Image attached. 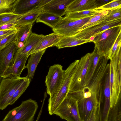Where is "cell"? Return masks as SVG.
I'll list each match as a JSON object with an SVG mask.
<instances>
[{
	"label": "cell",
	"instance_id": "obj_1",
	"mask_svg": "<svg viewBox=\"0 0 121 121\" xmlns=\"http://www.w3.org/2000/svg\"><path fill=\"white\" fill-rule=\"evenodd\" d=\"M79 60L71 63L64 70L62 81L57 93L48 100V110L50 115L54 114L61 104L67 96L70 82L77 69Z\"/></svg>",
	"mask_w": 121,
	"mask_h": 121
},
{
	"label": "cell",
	"instance_id": "obj_2",
	"mask_svg": "<svg viewBox=\"0 0 121 121\" xmlns=\"http://www.w3.org/2000/svg\"><path fill=\"white\" fill-rule=\"evenodd\" d=\"M110 60V107H112L121 99V51L116 54Z\"/></svg>",
	"mask_w": 121,
	"mask_h": 121
},
{
	"label": "cell",
	"instance_id": "obj_3",
	"mask_svg": "<svg viewBox=\"0 0 121 121\" xmlns=\"http://www.w3.org/2000/svg\"><path fill=\"white\" fill-rule=\"evenodd\" d=\"M121 26L107 29L95 36L91 40L101 56L108 60L111 51L119 33Z\"/></svg>",
	"mask_w": 121,
	"mask_h": 121
},
{
	"label": "cell",
	"instance_id": "obj_4",
	"mask_svg": "<svg viewBox=\"0 0 121 121\" xmlns=\"http://www.w3.org/2000/svg\"><path fill=\"white\" fill-rule=\"evenodd\" d=\"M38 107L37 102L31 99L22 101L10 111L2 121H33Z\"/></svg>",
	"mask_w": 121,
	"mask_h": 121
},
{
	"label": "cell",
	"instance_id": "obj_5",
	"mask_svg": "<svg viewBox=\"0 0 121 121\" xmlns=\"http://www.w3.org/2000/svg\"><path fill=\"white\" fill-rule=\"evenodd\" d=\"M27 77L15 76L3 78L0 83V110L4 109L9 105V100Z\"/></svg>",
	"mask_w": 121,
	"mask_h": 121
},
{
	"label": "cell",
	"instance_id": "obj_6",
	"mask_svg": "<svg viewBox=\"0 0 121 121\" xmlns=\"http://www.w3.org/2000/svg\"><path fill=\"white\" fill-rule=\"evenodd\" d=\"M108 60L104 57H100L89 84L85 86L88 87L92 94L98 96L99 99L103 94V83L109 65Z\"/></svg>",
	"mask_w": 121,
	"mask_h": 121
},
{
	"label": "cell",
	"instance_id": "obj_7",
	"mask_svg": "<svg viewBox=\"0 0 121 121\" xmlns=\"http://www.w3.org/2000/svg\"><path fill=\"white\" fill-rule=\"evenodd\" d=\"M92 16L80 19H73L66 17H63L56 26L52 28V30L54 33L62 36H74Z\"/></svg>",
	"mask_w": 121,
	"mask_h": 121
},
{
	"label": "cell",
	"instance_id": "obj_8",
	"mask_svg": "<svg viewBox=\"0 0 121 121\" xmlns=\"http://www.w3.org/2000/svg\"><path fill=\"white\" fill-rule=\"evenodd\" d=\"M90 55V53H88L79 60L77 69L70 83L68 93L81 90L86 86V74Z\"/></svg>",
	"mask_w": 121,
	"mask_h": 121
},
{
	"label": "cell",
	"instance_id": "obj_9",
	"mask_svg": "<svg viewBox=\"0 0 121 121\" xmlns=\"http://www.w3.org/2000/svg\"><path fill=\"white\" fill-rule=\"evenodd\" d=\"M102 18L90 26L78 31L73 36L78 39L91 41L95 36L100 33L111 28L121 26V19L105 22Z\"/></svg>",
	"mask_w": 121,
	"mask_h": 121
},
{
	"label": "cell",
	"instance_id": "obj_10",
	"mask_svg": "<svg viewBox=\"0 0 121 121\" xmlns=\"http://www.w3.org/2000/svg\"><path fill=\"white\" fill-rule=\"evenodd\" d=\"M64 71L62 66L60 64H55L50 67L45 80L49 98L53 97L58 91L62 81Z\"/></svg>",
	"mask_w": 121,
	"mask_h": 121
},
{
	"label": "cell",
	"instance_id": "obj_11",
	"mask_svg": "<svg viewBox=\"0 0 121 121\" xmlns=\"http://www.w3.org/2000/svg\"><path fill=\"white\" fill-rule=\"evenodd\" d=\"M54 114L67 121H81L77 101L68 95L61 104Z\"/></svg>",
	"mask_w": 121,
	"mask_h": 121
},
{
	"label": "cell",
	"instance_id": "obj_12",
	"mask_svg": "<svg viewBox=\"0 0 121 121\" xmlns=\"http://www.w3.org/2000/svg\"><path fill=\"white\" fill-rule=\"evenodd\" d=\"M110 96L109 64L104 80L103 94L99 100V114L100 121H107L111 106Z\"/></svg>",
	"mask_w": 121,
	"mask_h": 121
},
{
	"label": "cell",
	"instance_id": "obj_13",
	"mask_svg": "<svg viewBox=\"0 0 121 121\" xmlns=\"http://www.w3.org/2000/svg\"><path fill=\"white\" fill-rule=\"evenodd\" d=\"M51 0H16L12 12L22 15L40 8Z\"/></svg>",
	"mask_w": 121,
	"mask_h": 121
},
{
	"label": "cell",
	"instance_id": "obj_14",
	"mask_svg": "<svg viewBox=\"0 0 121 121\" xmlns=\"http://www.w3.org/2000/svg\"><path fill=\"white\" fill-rule=\"evenodd\" d=\"M81 121H86L94 107L99 105V97L95 94L77 101Z\"/></svg>",
	"mask_w": 121,
	"mask_h": 121
},
{
	"label": "cell",
	"instance_id": "obj_15",
	"mask_svg": "<svg viewBox=\"0 0 121 121\" xmlns=\"http://www.w3.org/2000/svg\"><path fill=\"white\" fill-rule=\"evenodd\" d=\"M17 49L15 43L12 42L0 50V83L5 69L13 65L14 56Z\"/></svg>",
	"mask_w": 121,
	"mask_h": 121
},
{
	"label": "cell",
	"instance_id": "obj_16",
	"mask_svg": "<svg viewBox=\"0 0 121 121\" xmlns=\"http://www.w3.org/2000/svg\"><path fill=\"white\" fill-rule=\"evenodd\" d=\"M73 0H51L41 8L43 12L62 17L65 14L67 8Z\"/></svg>",
	"mask_w": 121,
	"mask_h": 121
},
{
	"label": "cell",
	"instance_id": "obj_17",
	"mask_svg": "<svg viewBox=\"0 0 121 121\" xmlns=\"http://www.w3.org/2000/svg\"><path fill=\"white\" fill-rule=\"evenodd\" d=\"M29 56L26 54L20 58L13 59V65L5 69L1 76L2 78L12 77H20L22 71L26 68V63Z\"/></svg>",
	"mask_w": 121,
	"mask_h": 121
},
{
	"label": "cell",
	"instance_id": "obj_18",
	"mask_svg": "<svg viewBox=\"0 0 121 121\" xmlns=\"http://www.w3.org/2000/svg\"><path fill=\"white\" fill-rule=\"evenodd\" d=\"M62 36L54 33L43 35L36 45L28 53L29 56L31 54L55 46Z\"/></svg>",
	"mask_w": 121,
	"mask_h": 121
},
{
	"label": "cell",
	"instance_id": "obj_19",
	"mask_svg": "<svg viewBox=\"0 0 121 121\" xmlns=\"http://www.w3.org/2000/svg\"><path fill=\"white\" fill-rule=\"evenodd\" d=\"M98 7L95 0H73L68 5L65 14L69 12L95 10Z\"/></svg>",
	"mask_w": 121,
	"mask_h": 121
},
{
	"label": "cell",
	"instance_id": "obj_20",
	"mask_svg": "<svg viewBox=\"0 0 121 121\" xmlns=\"http://www.w3.org/2000/svg\"><path fill=\"white\" fill-rule=\"evenodd\" d=\"M33 23L22 25H17L16 27L17 31L16 34L14 41L17 49L24 46L30 35L32 32V29Z\"/></svg>",
	"mask_w": 121,
	"mask_h": 121
},
{
	"label": "cell",
	"instance_id": "obj_21",
	"mask_svg": "<svg viewBox=\"0 0 121 121\" xmlns=\"http://www.w3.org/2000/svg\"><path fill=\"white\" fill-rule=\"evenodd\" d=\"M43 35L42 34L38 35L32 32L24 46L17 50L14 57L19 58L24 55L27 54L36 45Z\"/></svg>",
	"mask_w": 121,
	"mask_h": 121
},
{
	"label": "cell",
	"instance_id": "obj_22",
	"mask_svg": "<svg viewBox=\"0 0 121 121\" xmlns=\"http://www.w3.org/2000/svg\"><path fill=\"white\" fill-rule=\"evenodd\" d=\"M46 49L32 53L30 55L27 64L26 66V68H27L28 70L27 76L31 80L33 77L37 65Z\"/></svg>",
	"mask_w": 121,
	"mask_h": 121
},
{
	"label": "cell",
	"instance_id": "obj_23",
	"mask_svg": "<svg viewBox=\"0 0 121 121\" xmlns=\"http://www.w3.org/2000/svg\"><path fill=\"white\" fill-rule=\"evenodd\" d=\"M91 42L90 40L78 39L73 36H62L54 46L60 49L65 48L74 47Z\"/></svg>",
	"mask_w": 121,
	"mask_h": 121
},
{
	"label": "cell",
	"instance_id": "obj_24",
	"mask_svg": "<svg viewBox=\"0 0 121 121\" xmlns=\"http://www.w3.org/2000/svg\"><path fill=\"white\" fill-rule=\"evenodd\" d=\"M90 62L86 76V85L89 84L96 68L99 58L101 57L96 48L95 47L93 52L90 53Z\"/></svg>",
	"mask_w": 121,
	"mask_h": 121
},
{
	"label": "cell",
	"instance_id": "obj_25",
	"mask_svg": "<svg viewBox=\"0 0 121 121\" xmlns=\"http://www.w3.org/2000/svg\"><path fill=\"white\" fill-rule=\"evenodd\" d=\"M62 18L52 13L42 11L39 15L36 21V22H42L53 28Z\"/></svg>",
	"mask_w": 121,
	"mask_h": 121
},
{
	"label": "cell",
	"instance_id": "obj_26",
	"mask_svg": "<svg viewBox=\"0 0 121 121\" xmlns=\"http://www.w3.org/2000/svg\"><path fill=\"white\" fill-rule=\"evenodd\" d=\"M42 12L41 8L21 15L16 20L17 25H22L33 23Z\"/></svg>",
	"mask_w": 121,
	"mask_h": 121
},
{
	"label": "cell",
	"instance_id": "obj_27",
	"mask_svg": "<svg viewBox=\"0 0 121 121\" xmlns=\"http://www.w3.org/2000/svg\"><path fill=\"white\" fill-rule=\"evenodd\" d=\"M107 121H121V99L114 106L110 107Z\"/></svg>",
	"mask_w": 121,
	"mask_h": 121
},
{
	"label": "cell",
	"instance_id": "obj_28",
	"mask_svg": "<svg viewBox=\"0 0 121 121\" xmlns=\"http://www.w3.org/2000/svg\"><path fill=\"white\" fill-rule=\"evenodd\" d=\"M100 10L95 9L68 13L65 14V17L73 19H80L92 16Z\"/></svg>",
	"mask_w": 121,
	"mask_h": 121
},
{
	"label": "cell",
	"instance_id": "obj_29",
	"mask_svg": "<svg viewBox=\"0 0 121 121\" xmlns=\"http://www.w3.org/2000/svg\"><path fill=\"white\" fill-rule=\"evenodd\" d=\"M31 81V80L27 77L21 85L16 90L9 100V105H12L20 97L29 86Z\"/></svg>",
	"mask_w": 121,
	"mask_h": 121
},
{
	"label": "cell",
	"instance_id": "obj_30",
	"mask_svg": "<svg viewBox=\"0 0 121 121\" xmlns=\"http://www.w3.org/2000/svg\"><path fill=\"white\" fill-rule=\"evenodd\" d=\"M21 15L13 12L5 13L0 14V26L10 22H16V20Z\"/></svg>",
	"mask_w": 121,
	"mask_h": 121
},
{
	"label": "cell",
	"instance_id": "obj_31",
	"mask_svg": "<svg viewBox=\"0 0 121 121\" xmlns=\"http://www.w3.org/2000/svg\"><path fill=\"white\" fill-rule=\"evenodd\" d=\"M109 11V10H101L99 12L92 16L89 20L80 28L78 32L90 26L108 14Z\"/></svg>",
	"mask_w": 121,
	"mask_h": 121
},
{
	"label": "cell",
	"instance_id": "obj_32",
	"mask_svg": "<svg viewBox=\"0 0 121 121\" xmlns=\"http://www.w3.org/2000/svg\"><path fill=\"white\" fill-rule=\"evenodd\" d=\"M102 19L105 22L121 19V6L109 10L107 14Z\"/></svg>",
	"mask_w": 121,
	"mask_h": 121
},
{
	"label": "cell",
	"instance_id": "obj_33",
	"mask_svg": "<svg viewBox=\"0 0 121 121\" xmlns=\"http://www.w3.org/2000/svg\"><path fill=\"white\" fill-rule=\"evenodd\" d=\"M16 0H0V14L12 12L13 4Z\"/></svg>",
	"mask_w": 121,
	"mask_h": 121
},
{
	"label": "cell",
	"instance_id": "obj_34",
	"mask_svg": "<svg viewBox=\"0 0 121 121\" xmlns=\"http://www.w3.org/2000/svg\"><path fill=\"white\" fill-rule=\"evenodd\" d=\"M121 6V0H114L99 7L95 9L98 10H110Z\"/></svg>",
	"mask_w": 121,
	"mask_h": 121
},
{
	"label": "cell",
	"instance_id": "obj_35",
	"mask_svg": "<svg viewBox=\"0 0 121 121\" xmlns=\"http://www.w3.org/2000/svg\"><path fill=\"white\" fill-rule=\"evenodd\" d=\"M121 32L119 35L112 48L108 59L110 60L117 53L121 51Z\"/></svg>",
	"mask_w": 121,
	"mask_h": 121
},
{
	"label": "cell",
	"instance_id": "obj_36",
	"mask_svg": "<svg viewBox=\"0 0 121 121\" xmlns=\"http://www.w3.org/2000/svg\"><path fill=\"white\" fill-rule=\"evenodd\" d=\"M16 33L10 35L0 41V50L11 43L14 42Z\"/></svg>",
	"mask_w": 121,
	"mask_h": 121
},
{
	"label": "cell",
	"instance_id": "obj_37",
	"mask_svg": "<svg viewBox=\"0 0 121 121\" xmlns=\"http://www.w3.org/2000/svg\"><path fill=\"white\" fill-rule=\"evenodd\" d=\"M86 121H100L99 114V105L94 107Z\"/></svg>",
	"mask_w": 121,
	"mask_h": 121
},
{
	"label": "cell",
	"instance_id": "obj_38",
	"mask_svg": "<svg viewBox=\"0 0 121 121\" xmlns=\"http://www.w3.org/2000/svg\"><path fill=\"white\" fill-rule=\"evenodd\" d=\"M16 22H11L0 26V30H5L13 29L15 28Z\"/></svg>",
	"mask_w": 121,
	"mask_h": 121
},
{
	"label": "cell",
	"instance_id": "obj_39",
	"mask_svg": "<svg viewBox=\"0 0 121 121\" xmlns=\"http://www.w3.org/2000/svg\"><path fill=\"white\" fill-rule=\"evenodd\" d=\"M17 30L16 27L14 28L5 30H0V36L7 34H11L16 33Z\"/></svg>",
	"mask_w": 121,
	"mask_h": 121
},
{
	"label": "cell",
	"instance_id": "obj_40",
	"mask_svg": "<svg viewBox=\"0 0 121 121\" xmlns=\"http://www.w3.org/2000/svg\"><path fill=\"white\" fill-rule=\"evenodd\" d=\"M10 35V34L2 36H0V41Z\"/></svg>",
	"mask_w": 121,
	"mask_h": 121
}]
</instances>
